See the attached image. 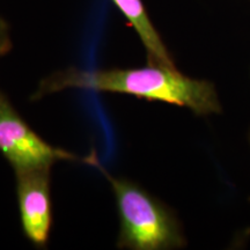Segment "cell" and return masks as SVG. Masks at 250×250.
<instances>
[{"instance_id": "obj_1", "label": "cell", "mask_w": 250, "mask_h": 250, "mask_svg": "<svg viewBox=\"0 0 250 250\" xmlns=\"http://www.w3.org/2000/svg\"><path fill=\"white\" fill-rule=\"evenodd\" d=\"M66 89L124 94L188 108L198 116L219 114L221 105L213 85L184 76L176 67L152 64L143 67L79 70L70 67L54 72L40 81L31 100Z\"/></svg>"}, {"instance_id": "obj_2", "label": "cell", "mask_w": 250, "mask_h": 250, "mask_svg": "<svg viewBox=\"0 0 250 250\" xmlns=\"http://www.w3.org/2000/svg\"><path fill=\"white\" fill-rule=\"evenodd\" d=\"M110 184L120 221L116 247L130 250H166L186 245L173 212L147 190L126 177L114 176L99 161L92 162Z\"/></svg>"}, {"instance_id": "obj_3", "label": "cell", "mask_w": 250, "mask_h": 250, "mask_svg": "<svg viewBox=\"0 0 250 250\" xmlns=\"http://www.w3.org/2000/svg\"><path fill=\"white\" fill-rule=\"evenodd\" d=\"M0 153L14 171L52 168L59 161H80L89 165L95 153L78 156L45 142L19 114L0 90Z\"/></svg>"}, {"instance_id": "obj_4", "label": "cell", "mask_w": 250, "mask_h": 250, "mask_svg": "<svg viewBox=\"0 0 250 250\" xmlns=\"http://www.w3.org/2000/svg\"><path fill=\"white\" fill-rule=\"evenodd\" d=\"M51 169L14 171L19 214L23 235L36 248L48 246L54 226Z\"/></svg>"}, {"instance_id": "obj_5", "label": "cell", "mask_w": 250, "mask_h": 250, "mask_svg": "<svg viewBox=\"0 0 250 250\" xmlns=\"http://www.w3.org/2000/svg\"><path fill=\"white\" fill-rule=\"evenodd\" d=\"M127 23L138 35L147 54L148 62L175 67L174 59L153 26L143 0H111Z\"/></svg>"}, {"instance_id": "obj_6", "label": "cell", "mask_w": 250, "mask_h": 250, "mask_svg": "<svg viewBox=\"0 0 250 250\" xmlns=\"http://www.w3.org/2000/svg\"><path fill=\"white\" fill-rule=\"evenodd\" d=\"M13 43H12L11 29L7 21L4 18L0 17V58L8 54L12 50Z\"/></svg>"}]
</instances>
